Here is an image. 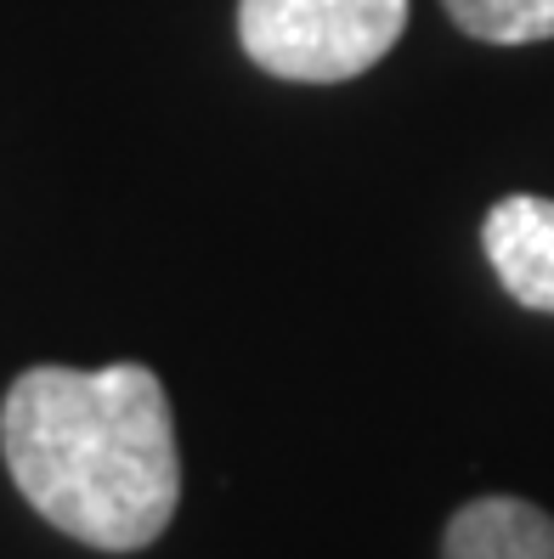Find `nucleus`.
<instances>
[{"mask_svg":"<svg viewBox=\"0 0 554 559\" xmlns=\"http://www.w3.org/2000/svg\"><path fill=\"white\" fill-rule=\"evenodd\" d=\"M0 457L23 503L96 554H142L181 509L176 413L148 361H40L7 384Z\"/></svg>","mask_w":554,"mask_h":559,"instance_id":"f257e3e1","label":"nucleus"},{"mask_svg":"<svg viewBox=\"0 0 554 559\" xmlns=\"http://www.w3.org/2000/svg\"><path fill=\"white\" fill-rule=\"evenodd\" d=\"M408 28V0H238V46L288 85H345L379 69Z\"/></svg>","mask_w":554,"mask_h":559,"instance_id":"f03ea898","label":"nucleus"},{"mask_svg":"<svg viewBox=\"0 0 554 559\" xmlns=\"http://www.w3.org/2000/svg\"><path fill=\"white\" fill-rule=\"evenodd\" d=\"M452 28L481 46H538L554 40V0H441Z\"/></svg>","mask_w":554,"mask_h":559,"instance_id":"39448f33","label":"nucleus"},{"mask_svg":"<svg viewBox=\"0 0 554 559\" xmlns=\"http://www.w3.org/2000/svg\"><path fill=\"white\" fill-rule=\"evenodd\" d=\"M481 249L515 306L554 317V199L538 192L498 199L481 221Z\"/></svg>","mask_w":554,"mask_h":559,"instance_id":"7ed1b4c3","label":"nucleus"},{"mask_svg":"<svg viewBox=\"0 0 554 559\" xmlns=\"http://www.w3.org/2000/svg\"><path fill=\"white\" fill-rule=\"evenodd\" d=\"M441 559H554V514L527 498H470L441 532Z\"/></svg>","mask_w":554,"mask_h":559,"instance_id":"20e7f679","label":"nucleus"}]
</instances>
